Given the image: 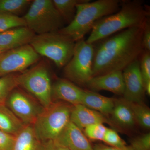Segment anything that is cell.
<instances>
[{
    "label": "cell",
    "instance_id": "1",
    "mask_svg": "<svg viewBox=\"0 0 150 150\" xmlns=\"http://www.w3.org/2000/svg\"><path fill=\"white\" fill-rule=\"evenodd\" d=\"M144 28H127L98 41L99 43L94 46L93 77L123 71L139 60L145 50L142 40Z\"/></svg>",
    "mask_w": 150,
    "mask_h": 150
},
{
    "label": "cell",
    "instance_id": "2",
    "mask_svg": "<svg viewBox=\"0 0 150 150\" xmlns=\"http://www.w3.org/2000/svg\"><path fill=\"white\" fill-rule=\"evenodd\" d=\"M149 16V11L142 1H122L117 12L97 22L86 42L93 44L123 30L144 28Z\"/></svg>",
    "mask_w": 150,
    "mask_h": 150
},
{
    "label": "cell",
    "instance_id": "3",
    "mask_svg": "<svg viewBox=\"0 0 150 150\" xmlns=\"http://www.w3.org/2000/svg\"><path fill=\"white\" fill-rule=\"evenodd\" d=\"M123 1L119 0H89L77 6L74 18L67 26L59 30L75 42L83 39L95 24L101 18L115 13Z\"/></svg>",
    "mask_w": 150,
    "mask_h": 150
},
{
    "label": "cell",
    "instance_id": "4",
    "mask_svg": "<svg viewBox=\"0 0 150 150\" xmlns=\"http://www.w3.org/2000/svg\"><path fill=\"white\" fill-rule=\"evenodd\" d=\"M73 106L64 101L56 100L44 108L32 125L40 142L57 139L70 121Z\"/></svg>",
    "mask_w": 150,
    "mask_h": 150
},
{
    "label": "cell",
    "instance_id": "5",
    "mask_svg": "<svg viewBox=\"0 0 150 150\" xmlns=\"http://www.w3.org/2000/svg\"><path fill=\"white\" fill-rule=\"evenodd\" d=\"M76 43L58 31L35 35L29 44L39 56L47 57L62 68L72 57Z\"/></svg>",
    "mask_w": 150,
    "mask_h": 150
},
{
    "label": "cell",
    "instance_id": "6",
    "mask_svg": "<svg viewBox=\"0 0 150 150\" xmlns=\"http://www.w3.org/2000/svg\"><path fill=\"white\" fill-rule=\"evenodd\" d=\"M23 18L35 35L59 31L64 21L51 0L33 1Z\"/></svg>",
    "mask_w": 150,
    "mask_h": 150
},
{
    "label": "cell",
    "instance_id": "7",
    "mask_svg": "<svg viewBox=\"0 0 150 150\" xmlns=\"http://www.w3.org/2000/svg\"><path fill=\"white\" fill-rule=\"evenodd\" d=\"M17 79L18 86L28 92L44 108L53 102L50 74L44 63H39L18 75Z\"/></svg>",
    "mask_w": 150,
    "mask_h": 150
},
{
    "label": "cell",
    "instance_id": "8",
    "mask_svg": "<svg viewBox=\"0 0 150 150\" xmlns=\"http://www.w3.org/2000/svg\"><path fill=\"white\" fill-rule=\"evenodd\" d=\"M93 44L84 39L76 42L72 57L64 67V74L68 80L86 86L93 77Z\"/></svg>",
    "mask_w": 150,
    "mask_h": 150
},
{
    "label": "cell",
    "instance_id": "9",
    "mask_svg": "<svg viewBox=\"0 0 150 150\" xmlns=\"http://www.w3.org/2000/svg\"><path fill=\"white\" fill-rule=\"evenodd\" d=\"M39 58L40 56L30 44L6 51L0 54V77L24 71Z\"/></svg>",
    "mask_w": 150,
    "mask_h": 150
},
{
    "label": "cell",
    "instance_id": "10",
    "mask_svg": "<svg viewBox=\"0 0 150 150\" xmlns=\"http://www.w3.org/2000/svg\"><path fill=\"white\" fill-rule=\"evenodd\" d=\"M5 105L25 126H32L44 109L34 98L17 88L10 94Z\"/></svg>",
    "mask_w": 150,
    "mask_h": 150
},
{
    "label": "cell",
    "instance_id": "11",
    "mask_svg": "<svg viewBox=\"0 0 150 150\" xmlns=\"http://www.w3.org/2000/svg\"><path fill=\"white\" fill-rule=\"evenodd\" d=\"M124 89L123 98L131 102H144L145 93L140 70L139 61L136 60L123 71Z\"/></svg>",
    "mask_w": 150,
    "mask_h": 150
},
{
    "label": "cell",
    "instance_id": "12",
    "mask_svg": "<svg viewBox=\"0 0 150 150\" xmlns=\"http://www.w3.org/2000/svg\"><path fill=\"white\" fill-rule=\"evenodd\" d=\"M88 90L93 92L107 91L123 96L124 85L123 71H115L93 77L87 83Z\"/></svg>",
    "mask_w": 150,
    "mask_h": 150
},
{
    "label": "cell",
    "instance_id": "13",
    "mask_svg": "<svg viewBox=\"0 0 150 150\" xmlns=\"http://www.w3.org/2000/svg\"><path fill=\"white\" fill-rule=\"evenodd\" d=\"M84 90L66 79H58L52 86L53 101L61 100L72 105L81 104Z\"/></svg>",
    "mask_w": 150,
    "mask_h": 150
},
{
    "label": "cell",
    "instance_id": "14",
    "mask_svg": "<svg viewBox=\"0 0 150 150\" xmlns=\"http://www.w3.org/2000/svg\"><path fill=\"white\" fill-rule=\"evenodd\" d=\"M55 140L70 150H93L83 131L71 121Z\"/></svg>",
    "mask_w": 150,
    "mask_h": 150
},
{
    "label": "cell",
    "instance_id": "15",
    "mask_svg": "<svg viewBox=\"0 0 150 150\" xmlns=\"http://www.w3.org/2000/svg\"><path fill=\"white\" fill-rule=\"evenodd\" d=\"M70 121L82 131L89 125L97 123L107 124L114 129L109 118L82 104L73 105Z\"/></svg>",
    "mask_w": 150,
    "mask_h": 150
},
{
    "label": "cell",
    "instance_id": "16",
    "mask_svg": "<svg viewBox=\"0 0 150 150\" xmlns=\"http://www.w3.org/2000/svg\"><path fill=\"white\" fill-rule=\"evenodd\" d=\"M109 119L115 131L131 129L137 124L130 106L123 98L115 99Z\"/></svg>",
    "mask_w": 150,
    "mask_h": 150
},
{
    "label": "cell",
    "instance_id": "17",
    "mask_svg": "<svg viewBox=\"0 0 150 150\" xmlns=\"http://www.w3.org/2000/svg\"><path fill=\"white\" fill-rule=\"evenodd\" d=\"M35 34L28 28H16L0 33V46L10 50L29 44Z\"/></svg>",
    "mask_w": 150,
    "mask_h": 150
},
{
    "label": "cell",
    "instance_id": "18",
    "mask_svg": "<svg viewBox=\"0 0 150 150\" xmlns=\"http://www.w3.org/2000/svg\"><path fill=\"white\" fill-rule=\"evenodd\" d=\"M115 99L86 89L84 90L81 104L102 113L109 118L114 108Z\"/></svg>",
    "mask_w": 150,
    "mask_h": 150
},
{
    "label": "cell",
    "instance_id": "19",
    "mask_svg": "<svg viewBox=\"0 0 150 150\" xmlns=\"http://www.w3.org/2000/svg\"><path fill=\"white\" fill-rule=\"evenodd\" d=\"M41 144L32 125L25 126L15 136L11 150H40Z\"/></svg>",
    "mask_w": 150,
    "mask_h": 150
},
{
    "label": "cell",
    "instance_id": "20",
    "mask_svg": "<svg viewBox=\"0 0 150 150\" xmlns=\"http://www.w3.org/2000/svg\"><path fill=\"white\" fill-rule=\"evenodd\" d=\"M25 126L5 104H0V130L16 136Z\"/></svg>",
    "mask_w": 150,
    "mask_h": 150
},
{
    "label": "cell",
    "instance_id": "21",
    "mask_svg": "<svg viewBox=\"0 0 150 150\" xmlns=\"http://www.w3.org/2000/svg\"><path fill=\"white\" fill-rule=\"evenodd\" d=\"M89 0H53V2L64 21L71 23L74 18L77 6Z\"/></svg>",
    "mask_w": 150,
    "mask_h": 150
},
{
    "label": "cell",
    "instance_id": "22",
    "mask_svg": "<svg viewBox=\"0 0 150 150\" xmlns=\"http://www.w3.org/2000/svg\"><path fill=\"white\" fill-rule=\"evenodd\" d=\"M127 101L137 124L144 129L150 128V109L144 102Z\"/></svg>",
    "mask_w": 150,
    "mask_h": 150
},
{
    "label": "cell",
    "instance_id": "23",
    "mask_svg": "<svg viewBox=\"0 0 150 150\" xmlns=\"http://www.w3.org/2000/svg\"><path fill=\"white\" fill-rule=\"evenodd\" d=\"M17 77L12 74L0 77V104H5L10 94L18 86Z\"/></svg>",
    "mask_w": 150,
    "mask_h": 150
},
{
    "label": "cell",
    "instance_id": "24",
    "mask_svg": "<svg viewBox=\"0 0 150 150\" xmlns=\"http://www.w3.org/2000/svg\"><path fill=\"white\" fill-rule=\"evenodd\" d=\"M30 0H0V13L18 16L31 4Z\"/></svg>",
    "mask_w": 150,
    "mask_h": 150
},
{
    "label": "cell",
    "instance_id": "25",
    "mask_svg": "<svg viewBox=\"0 0 150 150\" xmlns=\"http://www.w3.org/2000/svg\"><path fill=\"white\" fill-rule=\"evenodd\" d=\"M140 70L146 93L150 95V52L144 50L139 59Z\"/></svg>",
    "mask_w": 150,
    "mask_h": 150
},
{
    "label": "cell",
    "instance_id": "26",
    "mask_svg": "<svg viewBox=\"0 0 150 150\" xmlns=\"http://www.w3.org/2000/svg\"><path fill=\"white\" fill-rule=\"evenodd\" d=\"M25 26L26 24L23 18L11 14L0 13V33L16 28Z\"/></svg>",
    "mask_w": 150,
    "mask_h": 150
},
{
    "label": "cell",
    "instance_id": "27",
    "mask_svg": "<svg viewBox=\"0 0 150 150\" xmlns=\"http://www.w3.org/2000/svg\"><path fill=\"white\" fill-rule=\"evenodd\" d=\"M107 128L102 123H94L87 126L83 131L88 139L94 141H103Z\"/></svg>",
    "mask_w": 150,
    "mask_h": 150
},
{
    "label": "cell",
    "instance_id": "28",
    "mask_svg": "<svg viewBox=\"0 0 150 150\" xmlns=\"http://www.w3.org/2000/svg\"><path fill=\"white\" fill-rule=\"evenodd\" d=\"M103 142L108 146L115 148H123L127 146L126 142L114 129L107 128Z\"/></svg>",
    "mask_w": 150,
    "mask_h": 150
},
{
    "label": "cell",
    "instance_id": "29",
    "mask_svg": "<svg viewBox=\"0 0 150 150\" xmlns=\"http://www.w3.org/2000/svg\"><path fill=\"white\" fill-rule=\"evenodd\" d=\"M130 146L135 150H150V133L142 134L132 139Z\"/></svg>",
    "mask_w": 150,
    "mask_h": 150
},
{
    "label": "cell",
    "instance_id": "30",
    "mask_svg": "<svg viewBox=\"0 0 150 150\" xmlns=\"http://www.w3.org/2000/svg\"><path fill=\"white\" fill-rule=\"evenodd\" d=\"M15 136L0 130V150H11Z\"/></svg>",
    "mask_w": 150,
    "mask_h": 150
},
{
    "label": "cell",
    "instance_id": "31",
    "mask_svg": "<svg viewBox=\"0 0 150 150\" xmlns=\"http://www.w3.org/2000/svg\"><path fill=\"white\" fill-rule=\"evenodd\" d=\"M40 150H70L61 145L56 140L42 142Z\"/></svg>",
    "mask_w": 150,
    "mask_h": 150
},
{
    "label": "cell",
    "instance_id": "32",
    "mask_svg": "<svg viewBox=\"0 0 150 150\" xmlns=\"http://www.w3.org/2000/svg\"><path fill=\"white\" fill-rule=\"evenodd\" d=\"M142 39L144 49L146 51H150V18L148 19L144 28Z\"/></svg>",
    "mask_w": 150,
    "mask_h": 150
},
{
    "label": "cell",
    "instance_id": "33",
    "mask_svg": "<svg viewBox=\"0 0 150 150\" xmlns=\"http://www.w3.org/2000/svg\"><path fill=\"white\" fill-rule=\"evenodd\" d=\"M93 150H135L131 146H127L123 148H115L103 144H97L93 146Z\"/></svg>",
    "mask_w": 150,
    "mask_h": 150
},
{
    "label": "cell",
    "instance_id": "34",
    "mask_svg": "<svg viewBox=\"0 0 150 150\" xmlns=\"http://www.w3.org/2000/svg\"><path fill=\"white\" fill-rule=\"evenodd\" d=\"M6 51L5 49H4V48H3L2 47H1L0 46V54L3 53V52H5V51Z\"/></svg>",
    "mask_w": 150,
    "mask_h": 150
}]
</instances>
